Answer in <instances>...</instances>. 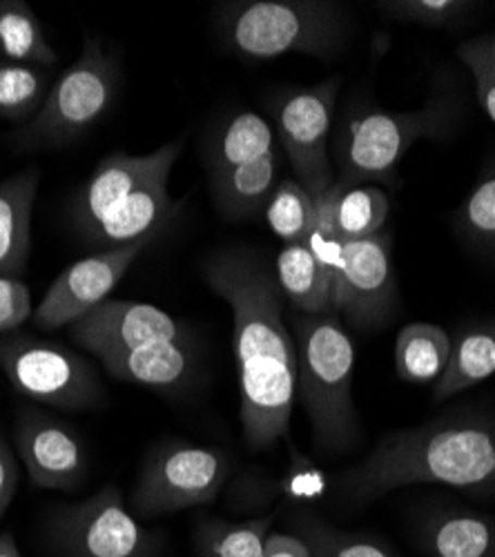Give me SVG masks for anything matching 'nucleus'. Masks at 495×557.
I'll list each match as a JSON object with an SVG mask.
<instances>
[{"mask_svg": "<svg viewBox=\"0 0 495 557\" xmlns=\"http://www.w3.org/2000/svg\"><path fill=\"white\" fill-rule=\"evenodd\" d=\"M203 276L233 312L244 440L252 450H268L288 435L297 399V350L284 293L275 272L248 248L210 255Z\"/></svg>", "mask_w": 495, "mask_h": 557, "instance_id": "f257e3e1", "label": "nucleus"}, {"mask_svg": "<svg viewBox=\"0 0 495 557\" xmlns=\"http://www.w3.org/2000/svg\"><path fill=\"white\" fill-rule=\"evenodd\" d=\"M418 484L495 495V417L458 410L391 431L342 473L337 488L348 506L359 508Z\"/></svg>", "mask_w": 495, "mask_h": 557, "instance_id": "f03ea898", "label": "nucleus"}, {"mask_svg": "<svg viewBox=\"0 0 495 557\" xmlns=\"http://www.w3.org/2000/svg\"><path fill=\"white\" fill-rule=\"evenodd\" d=\"M297 350V399L301 401L312 444L322 455H346L362 442L352 399L355 346L337 312H293Z\"/></svg>", "mask_w": 495, "mask_h": 557, "instance_id": "7ed1b4c3", "label": "nucleus"}, {"mask_svg": "<svg viewBox=\"0 0 495 557\" xmlns=\"http://www.w3.org/2000/svg\"><path fill=\"white\" fill-rule=\"evenodd\" d=\"M226 48L246 61L306 54L331 61L350 38V16L331 0H235L216 10Z\"/></svg>", "mask_w": 495, "mask_h": 557, "instance_id": "20e7f679", "label": "nucleus"}, {"mask_svg": "<svg viewBox=\"0 0 495 557\" xmlns=\"http://www.w3.org/2000/svg\"><path fill=\"white\" fill-rule=\"evenodd\" d=\"M460 119L454 91H437L418 110H369L350 116L337 144L342 183H391L397 165L422 138H444Z\"/></svg>", "mask_w": 495, "mask_h": 557, "instance_id": "39448f33", "label": "nucleus"}, {"mask_svg": "<svg viewBox=\"0 0 495 557\" xmlns=\"http://www.w3.org/2000/svg\"><path fill=\"white\" fill-rule=\"evenodd\" d=\"M121 81L116 59L95 38H85L78 59L52 85L38 114L18 132L25 150L61 148L78 141L110 110Z\"/></svg>", "mask_w": 495, "mask_h": 557, "instance_id": "423d86ee", "label": "nucleus"}, {"mask_svg": "<svg viewBox=\"0 0 495 557\" xmlns=\"http://www.w3.org/2000/svg\"><path fill=\"white\" fill-rule=\"evenodd\" d=\"M233 459L214 446L163 442L148 453L132 491V506L141 518L210 504L228 482Z\"/></svg>", "mask_w": 495, "mask_h": 557, "instance_id": "0eeeda50", "label": "nucleus"}, {"mask_svg": "<svg viewBox=\"0 0 495 557\" xmlns=\"http://www.w3.org/2000/svg\"><path fill=\"white\" fill-rule=\"evenodd\" d=\"M0 370L16 393L61 410L95 408L103 399V386L76 352L32 337L0 342Z\"/></svg>", "mask_w": 495, "mask_h": 557, "instance_id": "6e6552de", "label": "nucleus"}, {"mask_svg": "<svg viewBox=\"0 0 495 557\" xmlns=\"http://www.w3.org/2000/svg\"><path fill=\"white\" fill-rule=\"evenodd\" d=\"M339 78L331 76L310 87H293L273 101V119L295 181L318 199L333 181L329 136L335 116Z\"/></svg>", "mask_w": 495, "mask_h": 557, "instance_id": "1a4fd4ad", "label": "nucleus"}, {"mask_svg": "<svg viewBox=\"0 0 495 557\" xmlns=\"http://www.w3.org/2000/svg\"><path fill=\"white\" fill-rule=\"evenodd\" d=\"M52 542L63 557H157L159 544L108 484L92 497L65 504L52 518Z\"/></svg>", "mask_w": 495, "mask_h": 557, "instance_id": "9d476101", "label": "nucleus"}, {"mask_svg": "<svg viewBox=\"0 0 495 557\" xmlns=\"http://www.w3.org/2000/svg\"><path fill=\"white\" fill-rule=\"evenodd\" d=\"M399 304L393 270V237L388 230L344 244L342 270L333 284V306L355 331H380Z\"/></svg>", "mask_w": 495, "mask_h": 557, "instance_id": "9b49d317", "label": "nucleus"}, {"mask_svg": "<svg viewBox=\"0 0 495 557\" xmlns=\"http://www.w3.org/2000/svg\"><path fill=\"white\" fill-rule=\"evenodd\" d=\"M159 237L161 235L127 246L108 248L67 265L36 306V326L42 331H59L63 326H72L83 314L110 299L114 288L123 282L129 265Z\"/></svg>", "mask_w": 495, "mask_h": 557, "instance_id": "f8f14e48", "label": "nucleus"}, {"mask_svg": "<svg viewBox=\"0 0 495 557\" xmlns=\"http://www.w3.org/2000/svg\"><path fill=\"white\" fill-rule=\"evenodd\" d=\"M72 337L97 359L152 344L193 339L190 331L165 310L141 304L106 299L72 323Z\"/></svg>", "mask_w": 495, "mask_h": 557, "instance_id": "ddd939ff", "label": "nucleus"}, {"mask_svg": "<svg viewBox=\"0 0 495 557\" xmlns=\"http://www.w3.org/2000/svg\"><path fill=\"white\" fill-rule=\"evenodd\" d=\"M16 453L29 482L42 491H74L87 475V450L81 437L54 417L34 408L18 414Z\"/></svg>", "mask_w": 495, "mask_h": 557, "instance_id": "4468645a", "label": "nucleus"}, {"mask_svg": "<svg viewBox=\"0 0 495 557\" xmlns=\"http://www.w3.org/2000/svg\"><path fill=\"white\" fill-rule=\"evenodd\" d=\"M178 154H182V141H172L157 148L150 154H108L87 178L83 190L72 203V225L78 235L87 239L97 225L121 206L134 190L141 188L161 170H172Z\"/></svg>", "mask_w": 495, "mask_h": 557, "instance_id": "2eb2a0df", "label": "nucleus"}, {"mask_svg": "<svg viewBox=\"0 0 495 557\" xmlns=\"http://www.w3.org/2000/svg\"><path fill=\"white\" fill-rule=\"evenodd\" d=\"M99 361L112 377L152 391H182L190 386L201 363L195 339L112 352L99 357Z\"/></svg>", "mask_w": 495, "mask_h": 557, "instance_id": "dca6fc26", "label": "nucleus"}, {"mask_svg": "<svg viewBox=\"0 0 495 557\" xmlns=\"http://www.w3.org/2000/svg\"><path fill=\"white\" fill-rule=\"evenodd\" d=\"M172 170H161L141 188L134 190L121 206H116L85 242L101 250L127 246L154 235H163L165 225L176 214V203L168 195V178Z\"/></svg>", "mask_w": 495, "mask_h": 557, "instance_id": "f3484780", "label": "nucleus"}, {"mask_svg": "<svg viewBox=\"0 0 495 557\" xmlns=\"http://www.w3.org/2000/svg\"><path fill=\"white\" fill-rule=\"evenodd\" d=\"M416 537L429 557H495V520L467 508L429 510Z\"/></svg>", "mask_w": 495, "mask_h": 557, "instance_id": "a211bd4d", "label": "nucleus"}, {"mask_svg": "<svg viewBox=\"0 0 495 557\" xmlns=\"http://www.w3.org/2000/svg\"><path fill=\"white\" fill-rule=\"evenodd\" d=\"M280 154L270 152L252 163L210 174V190L216 210L228 221L259 216L277 188Z\"/></svg>", "mask_w": 495, "mask_h": 557, "instance_id": "6ab92c4d", "label": "nucleus"}, {"mask_svg": "<svg viewBox=\"0 0 495 557\" xmlns=\"http://www.w3.org/2000/svg\"><path fill=\"white\" fill-rule=\"evenodd\" d=\"M38 181L40 174L36 170H25L0 183V276L25 272Z\"/></svg>", "mask_w": 495, "mask_h": 557, "instance_id": "aec40b11", "label": "nucleus"}, {"mask_svg": "<svg viewBox=\"0 0 495 557\" xmlns=\"http://www.w3.org/2000/svg\"><path fill=\"white\" fill-rule=\"evenodd\" d=\"M495 375V319L458 329L451 335V357L433 384L437 401L451 399Z\"/></svg>", "mask_w": 495, "mask_h": 557, "instance_id": "412c9836", "label": "nucleus"}, {"mask_svg": "<svg viewBox=\"0 0 495 557\" xmlns=\"http://www.w3.org/2000/svg\"><path fill=\"white\" fill-rule=\"evenodd\" d=\"M275 276L295 312L301 314H331L333 278L326 268L314 259L306 244L284 246L275 261Z\"/></svg>", "mask_w": 495, "mask_h": 557, "instance_id": "4be33fe9", "label": "nucleus"}, {"mask_svg": "<svg viewBox=\"0 0 495 557\" xmlns=\"http://www.w3.org/2000/svg\"><path fill=\"white\" fill-rule=\"evenodd\" d=\"M275 152V129L257 112H239L223 121L206 144L210 174L252 163Z\"/></svg>", "mask_w": 495, "mask_h": 557, "instance_id": "5701e85b", "label": "nucleus"}, {"mask_svg": "<svg viewBox=\"0 0 495 557\" xmlns=\"http://www.w3.org/2000/svg\"><path fill=\"white\" fill-rule=\"evenodd\" d=\"M335 230L344 244L369 239L384 230L391 214L388 195L373 183L333 181L326 190Z\"/></svg>", "mask_w": 495, "mask_h": 557, "instance_id": "b1692460", "label": "nucleus"}, {"mask_svg": "<svg viewBox=\"0 0 495 557\" xmlns=\"http://www.w3.org/2000/svg\"><path fill=\"white\" fill-rule=\"evenodd\" d=\"M451 357V335L435 323H409L395 339V373L416 386L435 384Z\"/></svg>", "mask_w": 495, "mask_h": 557, "instance_id": "393cba45", "label": "nucleus"}, {"mask_svg": "<svg viewBox=\"0 0 495 557\" xmlns=\"http://www.w3.org/2000/svg\"><path fill=\"white\" fill-rule=\"evenodd\" d=\"M0 59L32 67H48L59 59L23 0H0Z\"/></svg>", "mask_w": 495, "mask_h": 557, "instance_id": "a878e982", "label": "nucleus"}, {"mask_svg": "<svg viewBox=\"0 0 495 557\" xmlns=\"http://www.w3.org/2000/svg\"><path fill=\"white\" fill-rule=\"evenodd\" d=\"M273 527V516L226 522L203 520L195 533V546L199 557H263L265 540Z\"/></svg>", "mask_w": 495, "mask_h": 557, "instance_id": "bb28decb", "label": "nucleus"}, {"mask_svg": "<svg viewBox=\"0 0 495 557\" xmlns=\"http://www.w3.org/2000/svg\"><path fill=\"white\" fill-rule=\"evenodd\" d=\"M290 533L308 546L312 557H395L378 540L335 529L312 513L293 516Z\"/></svg>", "mask_w": 495, "mask_h": 557, "instance_id": "cd10ccee", "label": "nucleus"}, {"mask_svg": "<svg viewBox=\"0 0 495 557\" xmlns=\"http://www.w3.org/2000/svg\"><path fill=\"white\" fill-rule=\"evenodd\" d=\"M263 214L284 246L306 244L314 219V199L295 178H284L270 195Z\"/></svg>", "mask_w": 495, "mask_h": 557, "instance_id": "c85d7f7f", "label": "nucleus"}, {"mask_svg": "<svg viewBox=\"0 0 495 557\" xmlns=\"http://www.w3.org/2000/svg\"><path fill=\"white\" fill-rule=\"evenodd\" d=\"M45 97L48 81L38 67L0 59V116L12 123H29Z\"/></svg>", "mask_w": 495, "mask_h": 557, "instance_id": "c756f323", "label": "nucleus"}, {"mask_svg": "<svg viewBox=\"0 0 495 557\" xmlns=\"http://www.w3.org/2000/svg\"><path fill=\"white\" fill-rule=\"evenodd\" d=\"M462 235L478 248L495 252V170H488L458 212Z\"/></svg>", "mask_w": 495, "mask_h": 557, "instance_id": "7c9ffc66", "label": "nucleus"}, {"mask_svg": "<svg viewBox=\"0 0 495 557\" xmlns=\"http://www.w3.org/2000/svg\"><path fill=\"white\" fill-rule=\"evenodd\" d=\"M380 8L388 16L404 23H418L422 27H451L475 5L462 3V0H393V3H380Z\"/></svg>", "mask_w": 495, "mask_h": 557, "instance_id": "2f4dec72", "label": "nucleus"}, {"mask_svg": "<svg viewBox=\"0 0 495 557\" xmlns=\"http://www.w3.org/2000/svg\"><path fill=\"white\" fill-rule=\"evenodd\" d=\"M460 61L471 70L478 101L495 123V54L488 38H473L460 45Z\"/></svg>", "mask_w": 495, "mask_h": 557, "instance_id": "473e14b6", "label": "nucleus"}, {"mask_svg": "<svg viewBox=\"0 0 495 557\" xmlns=\"http://www.w3.org/2000/svg\"><path fill=\"white\" fill-rule=\"evenodd\" d=\"M277 486L290 499H314V497H322L324 495L326 478H324V473L318 467H314V463L308 457L299 455L293 448L290 467H288L284 480Z\"/></svg>", "mask_w": 495, "mask_h": 557, "instance_id": "72a5a7b5", "label": "nucleus"}, {"mask_svg": "<svg viewBox=\"0 0 495 557\" xmlns=\"http://www.w3.org/2000/svg\"><path fill=\"white\" fill-rule=\"evenodd\" d=\"M32 314L29 288L18 276H0V335L14 333Z\"/></svg>", "mask_w": 495, "mask_h": 557, "instance_id": "f704fd0d", "label": "nucleus"}, {"mask_svg": "<svg viewBox=\"0 0 495 557\" xmlns=\"http://www.w3.org/2000/svg\"><path fill=\"white\" fill-rule=\"evenodd\" d=\"M18 478H21V471H18L16 457L10 448V444L0 437V522H3L10 504L16 497Z\"/></svg>", "mask_w": 495, "mask_h": 557, "instance_id": "c9c22d12", "label": "nucleus"}, {"mask_svg": "<svg viewBox=\"0 0 495 557\" xmlns=\"http://www.w3.org/2000/svg\"><path fill=\"white\" fill-rule=\"evenodd\" d=\"M263 557H312L308 546L293 533L270 531L265 540Z\"/></svg>", "mask_w": 495, "mask_h": 557, "instance_id": "e433bc0d", "label": "nucleus"}, {"mask_svg": "<svg viewBox=\"0 0 495 557\" xmlns=\"http://www.w3.org/2000/svg\"><path fill=\"white\" fill-rule=\"evenodd\" d=\"M0 557H23L18 544L10 533H0Z\"/></svg>", "mask_w": 495, "mask_h": 557, "instance_id": "4c0bfd02", "label": "nucleus"}, {"mask_svg": "<svg viewBox=\"0 0 495 557\" xmlns=\"http://www.w3.org/2000/svg\"><path fill=\"white\" fill-rule=\"evenodd\" d=\"M491 48H493V54H495V36H493V40H491Z\"/></svg>", "mask_w": 495, "mask_h": 557, "instance_id": "58836bf2", "label": "nucleus"}]
</instances>
